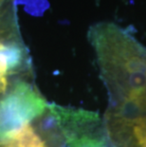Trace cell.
Instances as JSON below:
<instances>
[{
	"label": "cell",
	"mask_w": 146,
	"mask_h": 147,
	"mask_svg": "<svg viewBox=\"0 0 146 147\" xmlns=\"http://www.w3.org/2000/svg\"><path fill=\"white\" fill-rule=\"evenodd\" d=\"M88 37L109 92L111 112H122L146 86V49L131 34L109 22L92 26Z\"/></svg>",
	"instance_id": "cell-1"
},
{
	"label": "cell",
	"mask_w": 146,
	"mask_h": 147,
	"mask_svg": "<svg viewBox=\"0 0 146 147\" xmlns=\"http://www.w3.org/2000/svg\"><path fill=\"white\" fill-rule=\"evenodd\" d=\"M16 7L17 0H0V99L32 72V59L20 33Z\"/></svg>",
	"instance_id": "cell-2"
},
{
	"label": "cell",
	"mask_w": 146,
	"mask_h": 147,
	"mask_svg": "<svg viewBox=\"0 0 146 147\" xmlns=\"http://www.w3.org/2000/svg\"><path fill=\"white\" fill-rule=\"evenodd\" d=\"M46 100L27 80H20L0 99V142L45 113Z\"/></svg>",
	"instance_id": "cell-3"
},
{
	"label": "cell",
	"mask_w": 146,
	"mask_h": 147,
	"mask_svg": "<svg viewBox=\"0 0 146 147\" xmlns=\"http://www.w3.org/2000/svg\"><path fill=\"white\" fill-rule=\"evenodd\" d=\"M58 126L66 140L67 147H115L107 127L100 117L82 109H67L49 105Z\"/></svg>",
	"instance_id": "cell-4"
}]
</instances>
